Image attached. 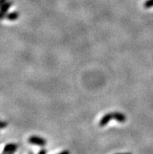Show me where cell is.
Segmentation results:
<instances>
[{
    "label": "cell",
    "mask_w": 153,
    "mask_h": 154,
    "mask_svg": "<svg viewBox=\"0 0 153 154\" xmlns=\"http://www.w3.org/2000/svg\"><path fill=\"white\" fill-rule=\"evenodd\" d=\"M116 120L120 123H124L127 120V117L124 115V113H120V112H112V113H109L105 114L101 118L99 121V125L100 127H104L111 120Z\"/></svg>",
    "instance_id": "1"
},
{
    "label": "cell",
    "mask_w": 153,
    "mask_h": 154,
    "mask_svg": "<svg viewBox=\"0 0 153 154\" xmlns=\"http://www.w3.org/2000/svg\"><path fill=\"white\" fill-rule=\"evenodd\" d=\"M28 143H31V144L35 145V146H38L44 147L47 144V141L44 138H41L40 136L31 135V136L29 137V139H28Z\"/></svg>",
    "instance_id": "2"
},
{
    "label": "cell",
    "mask_w": 153,
    "mask_h": 154,
    "mask_svg": "<svg viewBox=\"0 0 153 154\" xmlns=\"http://www.w3.org/2000/svg\"><path fill=\"white\" fill-rule=\"evenodd\" d=\"M12 5H13V2H10V1H7L6 3L2 5V7H1V19L3 20L4 18H6L8 10H10V8L11 7Z\"/></svg>",
    "instance_id": "3"
},
{
    "label": "cell",
    "mask_w": 153,
    "mask_h": 154,
    "mask_svg": "<svg viewBox=\"0 0 153 154\" xmlns=\"http://www.w3.org/2000/svg\"><path fill=\"white\" fill-rule=\"evenodd\" d=\"M18 149V145L17 143H8L6 144L3 149L2 152H16Z\"/></svg>",
    "instance_id": "4"
},
{
    "label": "cell",
    "mask_w": 153,
    "mask_h": 154,
    "mask_svg": "<svg viewBox=\"0 0 153 154\" xmlns=\"http://www.w3.org/2000/svg\"><path fill=\"white\" fill-rule=\"evenodd\" d=\"M20 17V14L17 11L11 12L10 14H7L6 16V18L9 20H11V21H14V20H16Z\"/></svg>",
    "instance_id": "5"
},
{
    "label": "cell",
    "mask_w": 153,
    "mask_h": 154,
    "mask_svg": "<svg viewBox=\"0 0 153 154\" xmlns=\"http://www.w3.org/2000/svg\"><path fill=\"white\" fill-rule=\"evenodd\" d=\"M144 6L146 9H149V8L153 7V0H146L145 2L144 3Z\"/></svg>",
    "instance_id": "6"
},
{
    "label": "cell",
    "mask_w": 153,
    "mask_h": 154,
    "mask_svg": "<svg viewBox=\"0 0 153 154\" xmlns=\"http://www.w3.org/2000/svg\"><path fill=\"white\" fill-rule=\"evenodd\" d=\"M38 154H47V149H45V148L41 149L39 152H38Z\"/></svg>",
    "instance_id": "7"
},
{
    "label": "cell",
    "mask_w": 153,
    "mask_h": 154,
    "mask_svg": "<svg viewBox=\"0 0 153 154\" xmlns=\"http://www.w3.org/2000/svg\"><path fill=\"white\" fill-rule=\"evenodd\" d=\"M7 125V122H6V121H2V122H1V128H4L5 127H6V125Z\"/></svg>",
    "instance_id": "8"
},
{
    "label": "cell",
    "mask_w": 153,
    "mask_h": 154,
    "mask_svg": "<svg viewBox=\"0 0 153 154\" xmlns=\"http://www.w3.org/2000/svg\"><path fill=\"white\" fill-rule=\"evenodd\" d=\"M58 154H70V153L68 150H63V151H62V152H60V153H58Z\"/></svg>",
    "instance_id": "9"
},
{
    "label": "cell",
    "mask_w": 153,
    "mask_h": 154,
    "mask_svg": "<svg viewBox=\"0 0 153 154\" xmlns=\"http://www.w3.org/2000/svg\"><path fill=\"white\" fill-rule=\"evenodd\" d=\"M7 2V0H1V5H3L4 3H6Z\"/></svg>",
    "instance_id": "10"
},
{
    "label": "cell",
    "mask_w": 153,
    "mask_h": 154,
    "mask_svg": "<svg viewBox=\"0 0 153 154\" xmlns=\"http://www.w3.org/2000/svg\"><path fill=\"white\" fill-rule=\"evenodd\" d=\"M15 152H2V154H14Z\"/></svg>",
    "instance_id": "11"
},
{
    "label": "cell",
    "mask_w": 153,
    "mask_h": 154,
    "mask_svg": "<svg viewBox=\"0 0 153 154\" xmlns=\"http://www.w3.org/2000/svg\"><path fill=\"white\" fill-rule=\"evenodd\" d=\"M28 154H34V152L31 150V151H29V152H28Z\"/></svg>",
    "instance_id": "12"
},
{
    "label": "cell",
    "mask_w": 153,
    "mask_h": 154,
    "mask_svg": "<svg viewBox=\"0 0 153 154\" xmlns=\"http://www.w3.org/2000/svg\"><path fill=\"white\" fill-rule=\"evenodd\" d=\"M116 154H132V153H130V152H125V153H116Z\"/></svg>",
    "instance_id": "13"
}]
</instances>
